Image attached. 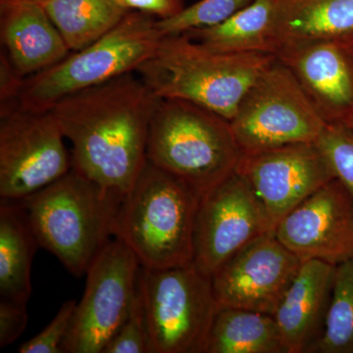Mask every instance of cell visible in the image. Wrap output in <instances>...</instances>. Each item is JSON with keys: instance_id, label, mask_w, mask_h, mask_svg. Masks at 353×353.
Listing matches in <instances>:
<instances>
[{"instance_id": "1", "label": "cell", "mask_w": 353, "mask_h": 353, "mask_svg": "<svg viewBox=\"0 0 353 353\" xmlns=\"http://www.w3.org/2000/svg\"><path fill=\"white\" fill-rule=\"evenodd\" d=\"M158 99L132 72L67 95L48 110L71 143L73 169L127 194L146 162Z\"/></svg>"}, {"instance_id": "2", "label": "cell", "mask_w": 353, "mask_h": 353, "mask_svg": "<svg viewBox=\"0 0 353 353\" xmlns=\"http://www.w3.org/2000/svg\"><path fill=\"white\" fill-rule=\"evenodd\" d=\"M125 196L72 168L57 182L14 201L24 210L39 245L81 277L113 240Z\"/></svg>"}, {"instance_id": "3", "label": "cell", "mask_w": 353, "mask_h": 353, "mask_svg": "<svg viewBox=\"0 0 353 353\" xmlns=\"http://www.w3.org/2000/svg\"><path fill=\"white\" fill-rule=\"evenodd\" d=\"M275 55L209 50L185 34L163 37L137 70L159 99H182L233 119L248 88Z\"/></svg>"}, {"instance_id": "4", "label": "cell", "mask_w": 353, "mask_h": 353, "mask_svg": "<svg viewBox=\"0 0 353 353\" xmlns=\"http://www.w3.org/2000/svg\"><path fill=\"white\" fill-rule=\"evenodd\" d=\"M201 196L189 183L146 159L123 199L114 238L124 241L146 268L189 264Z\"/></svg>"}, {"instance_id": "5", "label": "cell", "mask_w": 353, "mask_h": 353, "mask_svg": "<svg viewBox=\"0 0 353 353\" xmlns=\"http://www.w3.org/2000/svg\"><path fill=\"white\" fill-rule=\"evenodd\" d=\"M241 155L226 118L192 102L158 99L146 145L155 166L203 196L234 173Z\"/></svg>"}, {"instance_id": "6", "label": "cell", "mask_w": 353, "mask_h": 353, "mask_svg": "<svg viewBox=\"0 0 353 353\" xmlns=\"http://www.w3.org/2000/svg\"><path fill=\"white\" fill-rule=\"evenodd\" d=\"M157 21L150 14L129 11L101 38L26 78L17 101L32 110H48L67 95L137 72L163 38Z\"/></svg>"}, {"instance_id": "7", "label": "cell", "mask_w": 353, "mask_h": 353, "mask_svg": "<svg viewBox=\"0 0 353 353\" xmlns=\"http://www.w3.org/2000/svg\"><path fill=\"white\" fill-rule=\"evenodd\" d=\"M138 288L150 353H205L218 310L210 276L194 262L164 269L141 266Z\"/></svg>"}, {"instance_id": "8", "label": "cell", "mask_w": 353, "mask_h": 353, "mask_svg": "<svg viewBox=\"0 0 353 353\" xmlns=\"http://www.w3.org/2000/svg\"><path fill=\"white\" fill-rule=\"evenodd\" d=\"M230 122L241 153L315 143L327 125L276 57L248 88Z\"/></svg>"}, {"instance_id": "9", "label": "cell", "mask_w": 353, "mask_h": 353, "mask_svg": "<svg viewBox=\"0 0 353 353\" xmlns=\"http://www.w3.org/2000/svg\"><path fill=\"white\" fill-rule=\"evenodd\" d=\"M0 106V196L20 201L66 175L73 160L50 110Z\"/></svg>"}, {"instance_id": "10", "label": "cell", "mask_w": 353, "mask_h": 353, "mask_svg": "<svg viewBox=\"0 0 353 353\" xmlns=\"http://www.w3.org/2000/svg\"><path fill=\"white\" fill-rule=\"evenodd\" d=\"M138 259L114 238L87 272L85 292L62 343V353H102L126 321L138 294Z\"/></svg>"}, {"instance_id": "11", "label": "cell", "mask_w": 353, "mask_h": 353, "mask_svg": "<svg viewBox=\"0 0 353 353\" xmlns=\"http://www.w3.org/2000/svg\"><path fill=\"white\" fill-rule=\"evenodd\" d=\"M275 231L261 202L234 172L201 196L192 262L212 277L227 260L262 234Z\"/></svg>"}, {"instance_id": "12", "label": "cell", "mask_w": 353, "mask_h": 353, "mask_svg": "<svg viewBox=\"0 0 353 353\" xmlns=\"http://www.w3.org/2000/svg\"><path fill=\"white\" fill-rule=\"evenodd\" d=\"M261 202L274 227L327 183L336 179L316 143H296L241 153L236 170Z\"/></svg>"}, {"instance_id": "13", "label": "cell", "mask_w": 353, "mask_h": 353, "mask_svg": "<svg viewBox=\"0 0 353 353\" xmlns=\"http://www.w3.org/2000/svg\"><path fill=\"white\" fill-rule=\"evenodd\" d=\"M303 263L276 236L262 234L227 260L213 274L218 307L274 315Z\"/></svg>"}, {"instance_id": "14", "label": "cell", "mask_w": 353, "mask_h": 353, "mask_svg": "<svg viewBox=\"0 0 353 353\" xmlns=\"http://www.w3.org/2000/svg\"><path fill=\"white\" fill-rule=\"evenodd\" d=\"M274 232L303 262L336 266L352 259L353 196L334 179L285 215Z\"/></svg>"}, {"instance_id": "15", "label": "cell", "mask_w": 353, "mask_h": 353, "mask_svg": "<svg viewBox=\"0 0 353 353\" xmlns=\"http://www.w3.org/2000/svg\"><path fill=\"white\" fill-rule=\"evenodd\" d=\"M275 57L290 69L327 124H345L353 114V72L343 44L323 41L288 46Z\"/></svg>"}, {"instance_id": "16", "label": "cell", "mask_w": 353, "mask_h": 353, "mask_svg": "<svg viewBox=\"0 0 353 353\" xmlns=\"http://www.w3.org/2000/svg\"><path fill=\"white\" fill-rule=\"evenodd\" d=\"M0 37L9 59L25 79L71 53L43 6L34 0H0Z\"/></svg>"}, {"instance_id": "17", "label": "cell", "mask_w": 353, "mask_h": 353, "mask_svg": "<svg viewBox=\"0 0 353 353\" xmlns=\"http://www.w3.org/2000/svg\"><path fill=\"white\" fill-rule=\"evenodd\" d=\"M334 265L307 260L279 304L274 318L287 353L307 352L320 336L333 287Z\"/></svg>"}, {"instance_id": "18", "label": "cell", "mask_w": 353, "mask_h": 353, "mask_svg": "<svg viewBox=\"0 0 353 353\" xmlns=\"http://www.w3.org/2000/svg\"><path fill=\"white\" fill-rule=\"evenodd\" d=\"M272 34L276 53L288 46L341 43L353 36V0H276Z\"/></svg>"}, {"instance_id": "19", "label": "cell", "mask_w": 353, "mask_h": 353, "mask_svg": "<svg viewBox=\"0 0 353 353\" xmlns=\"http://www.w3.org/2000/svg\"><path fill=\"white\" fill-rule=\"evenodd\" d=\"M39 243L24 210L14 201L0 203V296L27 304L32 294L31 268Z\"/></svg>"}, {"instance_id": "20", "label": "cell", "mask_w": 353, "mask_h": 353, "mask_svg": "<svg viewBox=\"0 0 353 353\" xmlns=\"http://www.w3.org/2000/svg\"><path fill=\"white\" fill-rule=\"evenodd\" d=\"M276 0H253L219 24L185 32L209 50L224 53L275 55L272 34Z\"/></svg>"}, {"instance_id": "21", "label": "cell", "mask_w": 353, "mask_h": 353, "mask_svg": "<svg viewBox=\"0 0 353 353\" xmlns=\"http://www.w3.org/2000/svg\"><path fill=\"white\" fill-rule=\"evenodd\" d=\"M205 353H287V350L273 315L218 307Z\"/></svg>"}, {"instance_id": "22", "label": "cell", "mask_w": 353, "mask_h": 353, "mask_svg": "<svg viewBox=\"0 0 353 353\" xmlns=\"http://www.w3.org/2000/svg\"><path fill=\"white\" fill-rule=\"evenodd\" d=\"M71 51L83 50L116 27L129 10L118 0L39 2Z\"/></svg>"}, {"instance_id": "23", "label": "cell", "mask_w": 353, "mask_h": 353, "mask_svg": "<svg viewBox=\"0 0 353 353\" xmlns=\"http://www.w3.org/2000/svg\"><path fill=\"white\" fill-rule=\"evenodd\" d=\"M312 353H353V259L334 267L331 299Z\"/></svg>"}, {"instance_id": "24", "label": "cell", "mask_w": 353, "mask_h": 353, "mask_svg": "<svg viewBox=\"0 0 353 353\" xmlns=\"http://www.w3.org/2000/svg\"><path fill=\"white\" fill-rule=\"evenodd\" d=\"M253 0H199L170 19L158 20L162 37L181 34L219 24L250 6Z\"/></svg>"}, {"instance_id": "25", "label": "cell", "mask_w": 353, "mask_h": 353, "mask_svg": "<svg viewBox=\"0 0 353 353\" xmlns=\"http://www.w3.org/2000/svg\"><path fill=\"white\" fill-rule=\"evenodd\" d=\"M329 160L334 176L353 196V130L341 123H329L315 141Z\"/></svg>"}, {"instance_id": "26", "label": "cell", "mask_w": 353, "mask_h": 353, "mask_svg": "<svg viewBox=\"0 0 353 353\" xmlns=\"http://www.w3.org/2000/svg\"><path fill=\"white\" fill-rule=\"evenodd\" d=\"M102 353H150L145 309L139 288L126 321L108 341Z\"/></svg>"}, {"instance_id": "27", "label": "cell", "mask_w": 353, "mask_h": 353, "mask_svg": "<svg viewBox=\"0 0 353 353\" xmlns=\"http://www.w3.org/2000/svg\"><path fill=\"white\" fill-rule=\"evenodd\" d=\"M77 301H65L52 321L41 332L19 347L20 353H62L61 345L68 333Z\"/></svg>"}, {"instance_id": "28", "label": "cell", "mask_w": 353, "mask_h": 353, "mask_svg": "<svg viewBox=\"0 0 353 353\" xmlns=\"http://www.w3.org/2000/svg\"><path fill=\"white\" fill-rule=\"evenodd\" d=\"M29 321L27 304L3 301L0 303V347H8L25 331Z\"/></svg>"}, {"instance_id": "29", "label": "cell", "mask_w": 353, "mask_h": 353, "mask_svg": "<svg viewBox=\"0 0 353 353\" xmlns=\"http://www.w3.org/2000/svg\"><path fill=\"white\" fill-rule=\"evenodd\" d=\"M129 11L154 16L158 20L170 19L185 8V0H118Z\"/></svg>"}, {"instance_id": "30", "label": "cell", "mask_w": 353, "mask_h": 353, "mask_svg": "<svg viewBox=\"0 0 353 353\" xmlns=\"http://www.w3.org/2000/svg\"><path fill=\"white\" fill-rule=\"evenodd\" d=\"M24 80V77L21 76L14 67L6 51L2 50L0 55V103L17 101Z\"/></svg>"}, {"instance_id": "31", "label": "cell", "mask_w": 353, "mask_h": 353, "mask_svg": "<svg viewBox=\"0 0 353 353\" xmlns=\"http://www.w3.org/2000/svg\"><path fill=\"white\" fill-rule=\"evenodd\" d=\"M343 44V48H345V50H347V52L348 53V55H350V57H353V43L350 44V46H348L347 43H341Z\"/></svg>"}, {"instance_id": "32", "label": "cell", "mask_w": 353, "mask_h": 353, "mask_svg": "<svg viewBox=\"0 0 353 353\" xmlns=\"http://www.w3.org/2000/svg\"><path fill=\"white\" fill-rule=\"evenodd\" d=\"M345 124L347 125V126L352 128L353 130V114L347 121H345Z\"/></svg>"}, {"instance_id": "33", "label": "cell", "mask_w": 353, "mask_h": 353, "mask_svg": "<svg viewBox=\"0 0 353 353\" xmlns=\"http://www.w3.org/2000/svg\"><path fill=\"white\" fill-rule=\"evenodd\" d=\"M34 1H37V2H43V1H44V0H34Z\"/></svg>"}]
</instances>
